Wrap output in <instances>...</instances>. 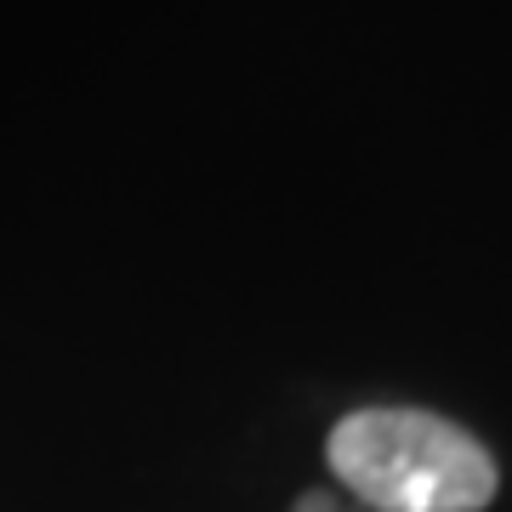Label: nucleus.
<instances>
[{
	"mask_svg": "<svg viewBox=\"0 0 512 512\" xmlns=\"http://www.w3.org/2000/svg\"><path fill=\"white\" fill-rule=\"evenodd\" d=\"M302 512H330V501L325 495H302Z\"/></svg>",
	"mask_w": 512,
	"mask_h": 512,
	"instance_id": "f03ea898",
	"label": "nucleus"
},
{
	"mask_svg": "<svg viewBox=\"0 0 512 512\" xmlns=\"http://www.w3.org/2000/svg\"><path fill=\"white\" fill-rule=\"evenodd\" d=\"M330 467L382 512H484L495 501V456L433 410H353L330 427Z\"/></svg>",
	"mask_w": 512,
	"mask_h": 512,
	"instance_id": "f257e3e1",
	"label": "nucleus"
}]
</instances>
